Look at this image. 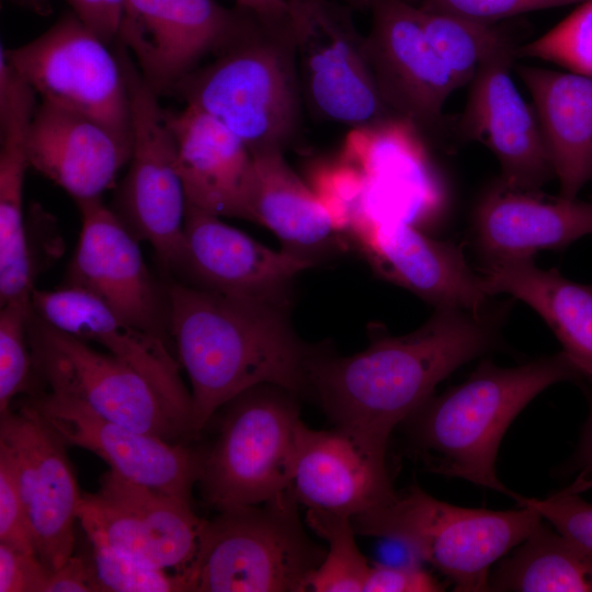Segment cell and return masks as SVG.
Returning <instances> with one entry per match:
<instances>
[{"instance_id":"6da1fadb","label":"cell","mask_w":592,"mask_h":592,"mask_svg":"<svg viewBox=\"0 0 592 592\" xmlns=\"http://www.w3.org/2000/svg\"><path fill=\"white\" fill-rule=\"evenodd\" d=\"M510 304L479 311L435 309L410 333L374 330L369 345L349 356L321 348L310 366L308 391L335 425L388 444L394 429L433 396L440 382L499 348Z\"/></svg>"},{"instance_id":"7a4b0ae2","label":"cell","mask_w":592,"mask_h":592,"mask_svg":"<svg viewBox=\"0 0 592 592\" xmlns=\"http://www.w3.org/2000/svg\"><path fill=\"white\" fill-rule=\"evenodd\" d=\"M166 288L170 337L191 383L192 439L225 403L254 386L308 391L322 346L297 335L291 308L177 281Z\"/></svg>"},{"instance_id":"3957f363","label":"cell","mask_w":592,"mask_h":592,"mask_svg":"<svg viewBox=\"0 0 592 592\" xmlns=\"http://www.w3.org/2000/svg\"><path fill=\"white\" fill-rule=\"evenodd\" d=\"M583 377L561 351L515 367L481 362L462 384L431 396L403 424L411 452L431 473L515 498L498 478L503 434L543 390Z\"/></svg>"},{"instance_id":"277c9868","label":"cell","mask_w":592,"mask_h":592,"mask_svg":"<svg viewBox=\"0 0 592 592\" xmlns=\"http://www.w3.org/2000/svg\"><path fill=\"white\" fill-rule=\"evenodd\" d=\"M172 92L225 125L251 153L284 151L299 129L304 102L289 20L255 16L236 42Z\"/></svg>"},{"instance_id":"5b68a950","label":"cell","mask_w":592,"mask_h":592,"mask_svg":"<svg viewBox=\"0 0 592 592\" xmlns=\"http://www.w3.org/2000/svg\"><path fill=\"white\" fill-rule=\"evenodd\" d=\"M289 488L263 503L218 511L204 520L185 592H300L326 548L306 533Z\"/></svg>"},{"instance_id":"8992f818","label":"cell","mask_w":592,"mask_h":592,"mask_svg":"<svg viewBox=\"0 0 592 592\" xmlns=\"http://www.w3.org/2000/svg\"><path fill=\"white\" fill-rule=\"evenodd\" d=\"M494 511L463 508L435 499L412 485L388 501L352 516L357 534L400 542L454 585L488 591L492 566L539 524L534 509Z\"/></svg>"},{"instance_id":"52a82bcc","label":"cell","mask_w":592,"mask_h":592,"mask_svg":"<svg viewBox=\"0 0 592 592\" xmlns=\"http://www.w3.org/2000/svg\"><path fill=\"white\" fill-rule=\"evenodd\" d=\"M297 394L274 384L254 386L227 403L218 435L204 449V501L221 511L263 503L288 490L303 421Z\"/></svg>"},{"instance_id":"ba28073f","label":"cell","mask_w":592,"mask_h":592,"mask_svg":"<svg viewBox=\"0 0 592 592\" xmlns=\"http://www.w3.org/2000/svg\"><path fill=\"white\" fill-rule=\"evenodd\" d=\"M29 342L35 375L50 392L139 432L178 443L192 439L191 415L145 376L110 353L47 323L32 309Z\"/></svg>"},{"instance_id":"9c48e42d","label":"cell","mask_w":592,"mask_h":592,"mask_svg":"<svg viewBox=\"0 0 592 592\" xmlns=\"http://www.w3.org/2000/svg\"><path fill=\"white\" fill-rule=\"evenodd\" d=\"M304 101L320 118L355 129L397 118L368 61L365 36L340 0H286Z\"/></svg>"},{"instance_id":"30bf717a","label":"cell","mask_w":592,"mask_h":592,"mask_svg":"<svg viewBox=\"0 0 592 592\" xmlns=\"http://www.w3.org/2000/svg\"><path fill=\"white\" fill-rule=\"evenodd\" d=\"M130 104L132 155L112 208L138 241H147L158 263L172 274L183 247L186 198L177 164V145L159 95L141 76L127 48L115 50Z\"/></svg>"},{"instance_id":"8fae6325","label":"cell","mask_w":592,"mask_h":592,"mask_svg":"<svg viewBox=\"0 0 592 592\" xmlns=\"http://www.w3.org/2000/svg\"><path fill=\"white\" fill-rule=\"evenodd\" d=\"M72 13L36 38L1 52L44 102L81 114L132 140L130 104L116 55Z\"/></svg>"},{"instance_id":"7c38bea8","label":"cell","mask_w":592,"mask_h":592,"mask_svg":"<svg viewBox=\"0 0 592 592\" xmlns=\"http://www.w3.org/2000/svg\"><path fill=\"white\" fill-rule=\"evenodd\" d=\"M77 521L91 545L174 572L192 561L204 522L191 501L133 482L111 469L95 493L81 496Z\"/></svg>"},{"instance_id":"4fadbf2b","label":"cell","mask_w":592,"mask_h":592,"mask_svg":"<svg viewBox=\"0 0 592 592\" xmlns=\"http://www.w3.org/2000/svg\"><path fill=\"white\" fill-rule=\"evenodd\" d=\"M257 15L215 0H127L118 43L161 95L236 42Z\"/></svg>"},{"instance_id":"5bb4252c","label":"cell","mask_w":592,"mask_h":592,"mask_svg":"<svg viewBox=\"0 0 592 592\" xmlns=\"http://www.w3.org/2000/svg\"><path fill=\"white\" fill-rule=\"evenodd\" d=\"M76 203L81 231L65 286L91 294L128 322L167 341V288L152 277L139 241L101 197Z\"/></svg>"},{"instance_id":"9a60e30c","label":"cell","mask_w":592,"mask_h":592,"mask_svg":"<svg viewBox=\"0 0 592 592\" xmlns=\"http://www.w3.org/2000/svg\"><path fill=\"white\" fill-rule=\"evenodd\" d=\"M0 443L11 452L36 555L48 570L75 551L80 494L66 444L27 402L0 414Z\"/></svg>"},{"instance_id":"2e32d148","label":"cell","mask_w":592,"mask_h":592,"mask_svg":"<svg viewBox=\"0 0 592 592\" xmlns=\"http://www.w3.org/2000/svg\"><path fill=\"white\" fill-rule=\"evenodd\" d=\"M515 47L510 35L483 59L457 127L464 139L479 140L493 152L501 184L533 192L555 178V171L535 110L511 76Z\"/></svg>"},{"instance_id":"e0dca14e","label":"cell","mask_w":592,"mask_h":592,"mask_svg":"<svg viewBox=\"0 0 592 592\" xmlns=\"http://www.w3.org/2000/svg\"><path fill=\"white\" fill-rule=\"evenodd\" d=\"M26 402L66 445L94 453L133 482L191 501L204 449L136 431L50 391L34 394Z\"/></svg>"},{"instance_id":"ac0fdd59","label":"cell","mask_w":592,"mask_h":592,"mask_svg":"<svg viewBox=\"0 0 592 592\" xmlns=\"http://www.w3.org/2000/svg\"><path fill=\"white\" fill-rule=\"evenodd\" d=\"M288 251H276L186 204L183 247L173 273L200 288L291 308L295 278L315 266Z\"/></svg>"},{"instance_id":"d6986e66","label":"cell","mask_w":592,"mask_h":592,"mask_svg":"<svg viewBox=\"0 0 592 592\" xmlns=\"http://www.w3.org/2000/svg\"><path fill=\"white\" fill-rule=\"evenodd\" d=\"M368 10L365 47L386 103L397 118L437 126L457 88L424 32L419 7L407 0H371Z\"/></svg>"},{"instance_id":"ffe728a7","label":"cell","mask_w":592,"mask_h":592,"mask_svg":"<svg viewBox=\"0 0 592 592\" xmlns=\"http://www.w3.org/2000/svg\"><path fill=\"white\" fill-rule=\"evenodd\" d=\"M386 449L357 430H312L303 423L289 490L307 509L360 514L396 493Z\"/></svg>"},{"instance_id":"44dd1931","label":"cell","mask_w":592,"mask_h":592,"mask_svg":"<svg viewBox=\"0 0 592 592\" xmlns=\"http://www.w3.org/2000/svg\"><path fill=\"white\" fill-rule=\"evenodd\" d=\"M350 241L380 277L412 292L435 309L479 311L489 305L483 277L471 270L460 247L432 239L408 221H371Z\"/></svg>"},{"instance_id":"7402d4cb","label":"cell","mask_w":592,"mask_h":592,"mask_svg":"<svg viewBox=\"0 0 592 592\" xmlns=\"http://www.w3.org/2000/svg\"><path fill=\"white\" fill-rule=\"evenodd\" d=\"M29 164L75 202L99 198L128 163L132 140L81 114L42 101L27 135Z\"/></svg>"},{"instance_id":"603a6c76","label":"cell","mask_w":592,"mask_h":592,"mask_svg":"<svg viewBox=\"0 0 592 592\" xmlns=\"http://www.w3.org/2000/svg\"><path fill=\"white\" fill-rule=\"evenodd\" d=\"M32 307L56 329L84 342H94L145 376L167 399L191 415L192 398L178 358L167 341L118 316L100 299L73 287L34 289Z\"/></svg>"},{"instance_id":"cb8c5ba5","label":"cell","mask_w":592,"mask_h":592,"mask_svg":"<svg viewBox=\"0 0 592 592\" xmlns=\"http://www.w3.org/2000/svg\"><path fill=\"white\" fill-rule=\"evenodd\" d=\"M498 183L476 206L474 239L485 265L534 258L592 235V200L543 201Z\"/></svg>"},{"instance_id":"d4e9b609","label":"cell","mask_w":592,"mask_h":592,"mask_svg":"<svg viewBox=\"0 0 592 592\" xmlns=\"http://www.w3.org/2000/svg\"><path fill=\"white\" fill-rule=\"evenodd\" d=\"M186 204L216 216L248 219L253 157L230 129L192 105L167 111Z\"/></svg>"},{"instance_id":"484cf974","label":"cell","mask_w":592,"mask_h":592,"mask_svg":"<svg viewBox=\"0 0 592 592\" xmlns=\"http://www.w3.org/2000/svg\"><path fill=\"white\" fill-rule=\"evenodd\" d=\"M248 220L272 230L283 250L317 264L342 252L349 239L340 232L325 205L284 158V151L252 153Z\"/></svg>"},{"instance_id":"4316f807","label":"cell","mask_w":592,"mask_h":592,"mask_svg":"<svg viewBox=\"0 0 592 592\" xmlns=\"http://www.w3.org/2000/svg\"><path fill=\"white\" fill-rule=\"evenodd\" d=\"M558 179L560 197L576 200L592 183V77L519 65Z\"/></svg>"},{"instance_id":"83f0119b","label":"cell","mask_w":592,"mask_h":592,"mask_svg":"<svg viewBox=\"0 0 592 592\" xmlns=\"http://www.w3.org/2000/svg\"><path fill=\"white\" fill-rule=\"evenodd\" d=\"M482 277L490 296L508 294L531 306L582 377L592 380V284L576 283L557 269L543 270L534 258L487 264Z\"/></svg>"},{"instance_id":"f1b7e54d","label":"cell","mask_w":592,"mask_h":592,"mask_svg":"<svg viewBox=\"0 0 592 592\" xmlns=\"http://www.w3.org/2000/svg\"><path fill=\"white\" fill-rule=\"evenodd\" d=\"M488 591L592 592V553L540 522L490 572Z\"/></svg>"},{"instance_id":"f546056e","label":"cell","mask_w":592,"mask_h":592,"mask_svg":"<svg viewBox=\"0 0 592 592\" xmlns=\"http://www.w3.org/2000/svg\"><path fill=\"white\" fill-rule=\"evenodd\" d=\"M26 140L9 134L0 140V304L32 300L41 271L23 216Z\"/></svg>"},{"instance_id":"4dcf8cb0","label":"cell","mask_w":592,"mask_h":592,"mask_svg":"<svg viewBox=\"0 0 592 592\" xmlns=\"http://www.w3.org/2000/svg\"><path fill=\"white\" fill-rule=\"evenodd\" d=\"M424 32L456 88L470 83L488 54L510 36L506 27L419 7Z\"/></svg>"},{"instance_id":"1f68e13d","label":"cell","mask_w":592,"mask_h":592,"mask_svg":"<svg viewBox=\"0 0 592 592\" xmlns=\"http://www.w3.org/2000/svg\"><path fill=\"white\" fill-rule=\"evenodd\" d=\"M307 525L327 544L325 557L311 573L308 590L315 592H361L371 563L356 545L352 516L307 509Z\"/></svg>"},{"instance_id":"d6a6232c","label":"cell","mask_w":592,"mask_h":592,"mask_svg":"<svg viewBox=\"0 0 592 592\" xmlns=\"http://www.w3.org/2000/svg\"><path fill=\"white\" fill-rule=\"evenodd\" d=\"M514 56L553 62L592 77V0H587L539 37L516 46Z\"/></svg>"},{"instance_id":"836d02e7","label":"cell","mask_w":592,"mask_h":592,"mask_svg":"<svg viewBox=\"0 0 592 592\" xmlns=\"http://www.w3.org/2000/svg\"><path fill=\"white\" fill-rule=\"evenodd\" d=\"M32 300L13 301L0 311V414L11 408L21 394H34L35 375L29 342V320Z\"/></svg>"},{"instance_id":"e575fe53","label":"cell","mask_w":592,"mask_h":592,"mask_svg":"<svg viewBox=\"0 0 592 592\" xmlns=\"http://www.w3.org/2000/svg\"><path fill=\"white\" fill-rule=\"evenodd\" d=\"M101 592H185L177 572L151 567L111 549L92 545Z\"/></svg>"},{"instance_id":"d590c367","label":"cell","mask_w":592,"mask_h":592,"mask_svg":"<svg viewBox=\"0 0 592 592\" xmlns=\"http://www.w3.org/2000/svg\"><path fill=\"white\" fill-rule=\"evenodd\" d=\"M591 485L589 475L581 473L571 486L545 499L516 494L514 500L517 505L537 511L555 530L573 538L592 553V503L580 496Z\"/></svg>"},{"instance_id":"8d00e7d4","label":"cell","mask_w":592,"mask_h":592,"mask_svg":"<svg viewBox=\"0 0 592 592\" xmlns=\"http://www.w3.org/2000/svg\"><path fill=\"white\" fill-rule=\"evenodd\" d=\"M0 542L36 555L15 462L3 443H0Z\"/></svg>"},{"instance_id":"74e56055","label":"cell","mask_w":592,"mask_h":592,"mask_svg":"<svg viewBox=\"0 0 592 592\" xmlns=\"http://www.w3.org/2000/svg\"><path fill=\"white\" fill-rule=\"evenodd\" d=\"M584 1L587 0H422L420 7L481 22L498 23L523 13Z\"/></svg>"},{"instance_id":"f35d334b","label":"cell","mask_w":592,"mask_h":592,"mask_svg":"<svg viewBox=\"0 0 592 592\" xmlns=\"http://www.w3.org/2000/svg\"><path fill=\"white\" fill-rule=\"evenodd\" d=\"M50 572L37 555L0 542V592H44Z\"/></svg>"},{"instance_id":"ab89813d","label":"cell","mask_w":592,"mask_h":592,"mask_svg":"<svg viewBox=\"0 0 592 592\" xmlns=\"http://www.w3.org/2000/svg\"><path fill=\"white\" fill-rule=\"evenodd\" d=\"M445 590L430 572L415 566L371 563L363 592H439Z\"/></svg>"},{"instance_id":"60d3db41","label":"cell","mask_w":592,"mask_h":592,"mask_svg":"<svg viewBox=\"0 0 592 592\" xmlns=\"http://www.w3.org/2000/svg\"><path fill=\"white\" fill-rule=\"evenodd\" d=\"M71 12L106 45L118 41L127 0H66Z\"/></svg>"},{"instance_id":"b9f144b4","label":"cell","mask_w":592,"mask_h":592,"mask_svg":"<svg viewBox=\"0 0 592 592\" xmlns=\"http://www.w3.org/2000/svg\"><path fill=\"white\" fill-rule=\"evenodd\" d=\"M44 592H101L95 567L90 558L75 555L52 571Z\"/></svg>"},{"instance_id":"7bdbcfd3","label":"cell","mask_w":592,"mask_h":592,"mask_svg":"<svg viewBox=\"0 0 592 592\" xmlns=\"http://www.w3.org/2000/svg\"><path fill=\"white\" fill-rule=\"evenodd\" d=\"M236 5L248 10L265 22L284 23L288 21L286 0H235Z\"/></svg>"},{"instance_id":"ee69618b","label":"cell","mask_w":592,"mask_h":592,"mask_svg":"<svg viewBox=\"0 0 592 592\" xmlns=\"http://www.w3.org/2000/svg\"><path fill=\"white\" fill-rule=\"evenodd\" d=\"M588 395L589 414L574 455V466L590 476L592 474V390Z\"/></svg>"},{"instance_id":"f6af8a7d","label":"cell","mask_w":592,"mask_h":592,"mask_svg":"<svg viewBox=\"0 0 592 592\" xmlns=\"http://www.w3.org/2000/svg\"><path fill=\"white\" fill-rule=\"evenodd\" d=\"M19 1L32 8L38 13L49 12L50 0H19Z\"/></svg>"},{"instance_id":"bcb514c9","label":"cell","mask_w":592,"mask_h":592,"mask_svg":"<svg viewBox=\"0 0 592 592\" xmlns=\"http://www.w3.org/2000/svg\"><path fill=\"white\" fill-rule=\"evenodd\" d=\"M355 10H368L371 0H340Z\"/></svg>"}]
</instances>
